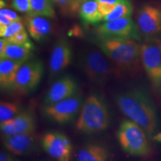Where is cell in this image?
<instances>
[{
	"label": "cell",
	"instance_id": "obj_1",
	"mask_svg": "<svg viewBox=\"0 0 161 161\" xmlns=\"http://www.w3.org/2000/svg\"><path fill=\"white\" fill-rule=\"evenodd\" d=\"M116 104L128 119L143 128L152 140L160 139L158 116L155 106L148 93L134 88L116 95Z\"/></svg>",
	"mask_w": 161,
	"mask_h": 161
},
{
	"label": "cell",
	"instance_id": "obj_2",
	"mask_svg": "<svg viewBox=\"0 0 161 161\" xmlns=\"http://www.w3.org/2000/svg\"><path fill=\"white\" fill-rule=\"evenodd\" d=\"M135 40L99 38L96 43L121 71H135L141 63V45Z\"/></svg>",
	"mask_w": 161,
	"mask_h": 161
},
{
	"label": "cell",
	"instance_id": "obj_3",
	"mask_svg": "<svg viewBox=\"0 0 161 161\" xmlns=\"http://www.w3.org/2000/svg\"><path fill=\"white\" fill-rule=\"evenodd\" d=\"M110 114L105 102L98 96L90 95L80 108L75 128L85 134L102 132L108 128Z\"/></svg>",
	"mask_w": 161,
	"mask_h": 161
},
{
	"label": "cell",
	"instance_id": "obj_4",
	"mask_svg": "<svg viewBox=\"0 0 161 161\" xmlns=\"http://www.w3.org/2000/svg\"><path fill=\"white\" fill-rule=\"evenodd\" d=\"M122 149L132 156H146L151 152L149 136L143 128L130 119L121 122L116 133Z\"/></svg>",
	"mask_w": 161,
	"mask_h": 161
},
{
	"label": "cell",
	"instance_id": "obj_5",
	"mask_svg": "<svg viewBox=\"0 0 161 161\" xmlns=\"http://www.w3.org/2000/svg\"><path fill=\"white\" fill-rule=\"evenodd\" d=\"M78 64L88 79L98 85L105 84L114 72L110 59L101 49L84 50L79 55Z\"/></svg>",
	"mask_w": 161,
	"mask_h": 161
},
{
	"label": "cell",
	"instance_id": "obj_6",
	"mask_svg": "<svg viewBox=\"0 0 161 161\" xmlns=\"http://www.w3.org/2000/svg\"><path fill=\"white\" fill-rule=\"evenodd\" d=\"M96 33L99 38L141 40L137 25L131 17H123L104 22L96 27Z\"/></svg>",
	"mask_w": 161,
	"mask_h": 161
},
{
	"label": "cell",
	"instance_id": "obj_7",
	"mask_svg": "<svg viewBox=\"0 0 161 161\" xmlns=\"http://www.w3.org/2000/svg\"><path fill=\"white\" fill-rule=\"evenodd\" d=\"M141 64L152 87L161 91V49L159 43L147 42L140 48Z\"/></svg>",
	"mask_w": 161,
	"mask_h": 161
},
{
	"label": "cell",
	"instance_id": "obj_8",
	"mask_svg": "<svg viewBox=\"0 0 161 161\" xmlns=\"http://www.w3.org/2000/svg\"><path fill=\"white\" fill-rule=\"evenodd\" d=\"M43 70V64L40 60L25 62L18 70L14 90L23 95L34 91L42 79Z\"/></svg>",
	"mask_w": 161,
	"mask_h": 161
},
{
	"label": "cell",
	"instance_id": "obj_9",
	"mask_svg": "<svg viewBox=\"0 0 161 161\" xmlns=\"http://www.w3.org/2000/svg\"><path fill=\"white\" fill-rule=\"evenodd\" d=\"M82 106L79 94L71 96L57 103L44 105L43 113L46 117L55 123L67 124L74 119Z\"/></svg>",
	"mask_w": 161,
	"mask_h": 161
},
{
	"label": "cell",
	"instance_id": "obj_10",
	"mask_svg": "<svg viewBox=\"0 0 161 161\" xmlns=\"http://www.w3.org/2000/svg\"><path fill=\"white\" fill-rule=\"evenodd\" d=\"M42 147L49 155L56 161H70L72 145L65 134L51 131L44 134L41 140Z\"/></svg>",
	"mask_w": 161,
	"mask_h": 161
},
{
	"label": "cell",
	"instance_id": "obj_11",
	"mask_svg": "<svg viewBox=\"0 0 161 161\" xmlns=\"http://www.w3.org/2000/svg\"><path fill=\"white\" fill-rule=\"evenodd\" d=\"M136 25L141 35L148 39L156 37L161 33V8L146 4L139 10Z\"/></svg>",
	"mask_w": 161,
	"mask_h": 161
},
{
	"label": "cell",
	"instance_id": "obj_12",
	"mask_svg": "<svg viewBox=\"0 0 161 161\" xmlns=\"http://www.w3.org/2000/svg\"><path fill=\"white\" fill-rule=\"evenodd\" d=\"M76 80L70 75H64L52 84L44 98V105L57 103L78 93Z\"/></svg>",
	"mask_w": 161,
	"mask_h": 161
},
{
	"label": "cell",
	"instance_id": "obj_13",
	"mask_svg": "<svg viewBox=\"0 0 161 161\" xmlns=\"http://www.w3.org/2000/svg\"><path fill=\"white\" fill-rule=\"evenodd\" d=\"M72 49L71 45L66 38L58 40L52 49L49 62L50 73L55 75L60 73L71 64Z\"/></svg>",
	"mask_w": 161,
	"mask_h": 161
},
{
	"label": "cell",
	"instance_id": "obj_14",
	"mask_svg": "<svg viewBox=\"0 0 161 161\" xmlns=\"http://www.w3.org/2000/svg\"><path fill=\"white\" fill-rule=\"evenodd\" d=\"M0 129L3 136L33 133L35 129V116L28 110L22 111L12 119L0 123Z\"/></svg>",
	"mask_w": 161,
	"mask_h": 161
},
{
	"label": "cell",
	"instance_id": "obj_15",
	"mask_svg": "<svg viewBox=\"0 0 161 161\" xmlns=\"http://www.w3.org/2000/svg\"><path fill=\"white\" fill-rule=\"evenodd\" d=\"M35 141L34 132L3 136L4 147L16 156L24 155L31 152Z\"/></svg>",
	"mask_w": 161,
	"mask_h": 161
},
{
	"label": "cell",
	"instance_id": "obj_16",
	"mask_svg": "<svg viewBox=\"0 0 161 161\" xmlns=\"http://www.w3.org/2000/svg\"><path fill=\"white\" fill-rule=\"evenodd\" d=\"M25 24L30 37L36 41L44 40L52 31L51 23L41 16L28 15L25 19Z\"/></svg>",
	"mask_w": 161,
	"mask_h": 161
},
{
	"label": "cell",
	"instance_id": "obj_17",
	"mask_svg": "<svg viewBox=\"0 0 161 161\" xmlns=\"http://www.w3.org/2000/svg\"><path fill=\"white\" fill-rule=\"evenodd\" d=\"M23 62L10 59L0 60V86L3 90L14 89L17 72Z\"/></svg>",
	"mask_w": 161,
	"mask_h": 161
},
{
	"label": "cell",
	"instance_id": "obj_18",
	"mask_svg": "<svg viewBox=\"0 0 161 161\" xmlns=\"http://www.w3.org/2000/svg\"><path fill=\"white\" fill-rule=\"evenodd\" d=\"M33 50L34 45L31 41L25 45L7 41L4 49L0 52V59H10L25 63L31 58Z\"/></svg>",
	"mask_w": 161,
	"mask_h": 161
},
{
	"label": "cell",
	"instance_id": "obj_19",
	"mask_svg": "<svg viewBox=\"0 0 161 161\" xmlns=\"http://www.w3.org/2000/svg\"><path fill=\"white\" fill-rule=\"evenodd\" d=\"M110 152L102 145L88 143L78 151L76 161H110Z\"/></svg>",
	"mask_w": 161,
	"mask_h": 161
},
{
	"label": "cell",
	"instance_id": "obj_20",
	"mask_svg": "<svg viewBox=\"0 0 161 161\" xmlns=\"http://www.w3.org/2000/svg\"><path fill=\"white\" fill-rule=\"evenodd\" d=\"M96 0H83L80 4L78 15L86 24H96L102 21L103 17L98 8Z\"/></svg>",
	"mask_w": 161,
	"mask_h": 161
},
{
	"label": "cell",
	"instance_id": "obj_21",
	"mask_svg": "<svg viewBox=\"0 0 161 161\" xmlns=\"http://www.w3.org/2000/svg\"><path fill=\"white\" fill-rule=\"evenodd\" d=\"M31 11L29 15L41 16L44 17L54 18L55 10L53 0H30Z\"/></svg>",
	"mask_w": 161,
	"mask_h": 161
},
{
	"label": "cell",
	"instance_id": "obj_22",
	"mask_svg": "<svg viewBox=\"0 0 161 161\" xmlns=\"http://www.w3.org/2000/svg\"><path fill=\"white\" fill-rule=\"evenodd\" d=\"M133 14V5L130 0H122L116 5L111 13L104 17L102 21L108 22L115 20L119 18L131 17Z\"/></svg>",
	"mask_w": 161,
	"mask_h": 161
},
{
	"label": "cell",
	"instance_id": "obj_23",
	"mask_svg": "<svg viewBox=\"0 0 161 161\" xmlns=\"http://www.w3.org/2000/svg\"><path fill=\"white\" fill-rule=\"evenodd\" d=\"M63 14L73 17L78 14L79 8L83 0H53Z\"/></svg>",
	"mask_w": 161,
	"mask_h": 161
},
{
	"label": "cell",
	"instance_id": "obj_24",
	"mask_svg": "<svg viewBox=\"0 0 161 161\" xmlns=\"http://www.w3.org/2000/svg\"><path fill=\"white\" fill-rule=\"evenodd\" d=\"M19 113V108L13 102H2L0 104V123L8 122Z\"/></svg>",
	"mask_w": 161,
	"mask_h": 161
},
{
	"label": "cell",
	"instance_id": "obj_25",
	"mask_svg": "<svg viewBox=\"0 0 161 161\" xmlns=\"http://www.w3.org/2000/svg\"><path fill=\"white\" fill-rule=\"evenodd\" d=\"M23 29H25V27L21 21L12 22L8 25L0 27V36L1 38L7 39Z\"/></svg>",
	"mask_w": 161,
	"mask_h": 161
},
{
	"label": "cell",
	"instance_id": "obj_26",
	"mask_svg": "<svg viewBox=\"0 0 161 161\" xmlns=\"http://www.w3.org/2000/svg\"><path fill=\"white\" fill-rule=\"evenodd\" d=\"M11 5L14 9L20 12V13L31 14V1L30 0H12Z\"/></svg>",
	"mask_w": 161,
	"mask_h": 161
},
{
	"label": "cell",
	"instance_id": "obj_27",
	"mask_svg": "<svg viewBox=\"0 0 161 161\" xmlns=\"http://www.w3.org/2000/svg\"><path fill=\"white\" fill-rule=\"evenodd\" d=\"M6 40L9 43L19 44V45H25L31 41L29 38V33L25 31V29L22 30L16 35L7 38Z\"/></svg>",
	"mask_w": 161,
	"mask_h": 161
},
{
	"label": "cell",
	"instance_id": "obj_28",
	"mask_svg": "<svg viewBox=\"0 0 161 161\" xmlns=\"http://www.w3.org/2000/svg\"><path fill=\"white\" fill-rule=\"evenodd\" d=\"M98 11L101 14V15L102 16V17H106L109 14L114 11V9L115 8L116 5H113V4L109 3H98Z\"/></svg>",
	"mask_w": 161,
	"mask_h": 161
},
{
	"label": "cell",
	"instance_id": "obj_29",
	"mask_svg": "<svg viewBox=\"0 0 161 161\" xmlns=\"http://www.w3.org/2000/svg\"><path fill=\"white\" fill-rule=\"evenodd\" d=\"M0 14L3 15L8 18L10 20H11L12 22L15 21H21V18L18 16L15 12L11 11V10L7 9V8H1L0 10Z\"/></svg>",
	"mask_w": 161,
	"mask_h": 161
},
{
	"label": "cell",
	"instance_id": "obj_30",
	"mask_svg": "<svg viewBox=\"0 0 161 161\" xmlns=\"http://www.w3.org/2000/svg\"><path fill=\"white\" fill-rule=\"evenodd\" d=\"M0 161H14L13 157L8 154L7 152L1 151L0 152Z\"/></svg>",
	"mask_w": 161,
	"mask_h": 161
},
{
	"label": "cell",
	"instance_id": "obj_31",
	"mask_svg": "<svg viewBox=\"0 0 161 161\" xmlns=\"http://www.w3.org/2000/svg\"><path fill=\"white\" fill-rule=\"evenodd\" d=\"M12 23L11 20H10L8 18H7L5 16L0 14V27H4L10 25Z\"/></svg>",
	"mask_w": 161,
	"mask_h": 161
},
{
	"label": "cell",
	"instance_id": "obj_32",
	"mask_svg": "<svg viewBox=\"0 0 161 161\" xmlns=\"http://www.w3.org/2000/svg\"><path fill=\"white\" fill-rule=\"evenodd\" d=\"M98 3H109L113 4V5H117L118 3H119L120 2H122V0H96Z\"/></svg>",
	"mask_w": 161,
	"mask_h": 161
},
{
	"label": "cell",
	"instance_id": "obj_33",
	"mask_svg": "<svg viewBox=\"0 0 161 161\" xmlns=\"http://www.w3.org/2000/svg\"><path fill=\"white\" fill-rule=\"evenodd\" d=\"M5 2H7V3H10V2L12 1V0H5Z\"/></svg>",
	"mask_w": 161,
	"mask_h": 161
},
{
	"label": "cell",
	"instance_id": "obj_34",
	"mask_svg": "<svg viewBox=\"0 0 161 161\" xmlns=\"http://www.w3.org/2000/svg\"><path fill=\"white\" fill-rule=\"evenodd\" d=\"M159 45H160V49H161V43H159Z\"/></svg>",
	"mask_w": 161,
	"mask_h": 161
},
{
	"label": "cell",
	"instance_id": "obj_35",
	"mask_svg": "<svg viewBox=\"0 0 161 161\" xmlns=\"http://www.w3.org/2000/svg\"><path fill=\"white\" fill-rule=\"evenodd\" d=\"M43 161H52V160H43Z\"/></svg>",
	"mask_w": 161,
	"mask_h": 161
}]
</instances>
